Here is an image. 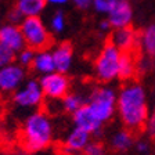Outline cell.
<instances>
[{
  "label": "cell",
  "mask_w": 155,
  "mask_h": 155,
  "mask_svg": "<svg viewBox=\"0 0 155 155\" xmlns=\"http://www.w3.org/2000/svg\"><path fill=\"white\" fill-rule=\"evenodd\" d=\"M116 111L125 127L130 132L143 130L148 119V105L144 87L139 82H127L116 98Z\"/></svg>",
  "instance_id": "6da1fadb"
},
{
  "label": "cell",
  "mask_w": 155,
  "mask_h": 155,
  "mask_svg": "<svg viewBox=\"0 0 155 155\" xmlns=\"http://www.w3.org/2000/svg\"><path fill=\"white\" fill-rule=\"evenodd\" d=\"M54 139V126L46 111H33L25 118L21 129V143L26 152L46 150Z\"/></svg>",
  "instance_id": "7a4b0ae2"
},
{
  "label": "cell",
  "mask_w": 155,
  "mask_h": 155,
  "mask_svg": "<svg viewBox=\"0 0 155 155\" xmlns=\"http://www.w3.org/2000/svg\"><path fill=\"white\" fill-rule=\"evenodd\" d=\"M116 98L118 93L110 86H98L90 91L87 96L86 107L91 112V115L98 122L104 125L105 122L112 119L116 112Z\"/></svg>",
  "instance_id": "3957f363"
},
{
  "label": "cell",
  "mask_w": 155,
  "mask_h": 155,
  "mask_svg": "<svg viewBox=\"0 0 155 155\" xmlns=\"http://www.w3.org/2000/svg\"><path fill=\"white\" fill-rule=\"evenodd\" d=\"M120 57H122V51H119L112 43H105L94 60V76L103 83H110L118 79Z\"/></svg>",
  "instance_id": "277c9868"
},
{
  "label": "cell",
  "mask_w": 155,
  "mask_h": 155,
  "mask_svg": "<svg viewBox=\"0 0 155 155\" xmlns=\"http://www.w3.org/2000/svg\"><path fill=\"white\" fill-rule=\"evenodd\" d=\"M19 29L25 39L26 47L35 51L47 50L51 45V33L40 17L24 18L22 22L19 24Z\"/></svg>",
  "instance_id": "5b68a950"
},
{
  "label": "cell",
  "mask_w": 155,
  "mask_h": 155,
  "mask_svg": "<svg viewBox=\"0 0 155 155\" xmlns=\"http://www.w3.org/2000/svg\"><path fill=\"white\" fill-rule=\"evenodd\" d=\"M46 97L42 90L39 79H26L22 86L13 94V103L18 108L24 110H36L42 107Z\"/></svg>",
  "instance_id": "8992f818"
},
{
  "label": "cell",
  "mask_w": 155,
  "mask_h": 155,
  "mask_svg": "<svg viewBox=\"0 0 155 155\" xmlns=\"http://www.w3.org/2000/svg\"><path fill=\"white\" fill-rule=\"evenodd\" d=\"M42 90L47 100L61 101L71 90V82L65 74L53 72L39 78Z\"/></svg>",
  "instance_id": "52a82bcc"
},
{
  "label": "cell",
  "mask_w": 155,
  "mask_h": 155,
  "mask_svg": "<svg viewBox=\"0 0 155 155\" xmlns=\"http://www.w3.org/2000/svg\"><path fill=\"white\" fill-rule=\"evenodd\" d=\"M26 81V69L18 64L0 68V94H14Z\"/></svg>",
  "instance_id": "ba28073f"
},
{
  "label": "cell",
  "mask_w": 155,
  "mask_h": 155,
  "mask_svg": "<svg viewBox=\"0 0 155 155\" xmlns=\"http://www.w3.org/2000/svg\"><path fill=\"white\" fill-rule=\"evenodd\" d=\"M112 29H122L132 25L133 21V7L130 0H116L114 8L107 15Z\"/></svg>",
  "instance_id": "9c48e42d"
},
{
  "label": "cell",
  "mask_w": 155,
  "mask_h": 155,
  "mask_svg": "<svg viewBox=\"0 0 155 155\" xmlns=\"http://www.w3.org/2000/svg\"><path fill=\"white\" fill-rule=\"evenodd\" d=\"M0 45L8 47L14 53H19L22 48L26 47L25 39L19 29V25L14 24H3L0 28Z\"/></svg>",
  "instance_id": "30bf717a"
},
{
  "label": "cell",
  "mask_w": 155,
  "mask_h": 155,
  "mask_svg": "<svg viewBox=\"0 0 155 155\" xmlns=\"http://www.w3.org/2000/svg\"><path fill=\"white\" fill-rule=\"evenodd\" d=\"M139 35L132 26L122 29H114L110 36V43H112L119 51L132 53L139 43Z\"/></svg>",
  "instance_id": "8fae6325"
},
{
  "label": "cell",
  "mask_w": 155,
  "mask_h": 155,
  "mask_svg": "<svg viewBox=\"0 0 155 155\" xmlns=\"http://www.w3.org/2000/svg\"><path fill=\"white\" fill-rule=\"evenodd\" d=\"M53 57H54L55 72L65 74L71 71L72 62H74V48L68 42H61L57 46H54L51 50Z\"/></svg>",
  "instance_id": "7c38bea8"
},
{
  "label": "cell",
  "mask_w": 155,
  "mask_h": 155,
  "mask_svg": "<svg viewBox=\"0 0 155 155\" xmlns=\"http://www.w3.org/2000/svg\"><path fill=\"white\" fill-rule=\"evenodd\" d=\"M72 122H74V127L84 130L89 134H98L103 129V123L98 122L91 115V112L86 105H83L81 110H78L72 115Z\"/></svg>",
  "instance_id": "4fadbf2b"
},
{
  "label": "cell",
  "mask_w": 155,
  "mask_h": 155,
  "mask_svg": "<svg viewBox=\"0 0 155 155\" xmlns=\"http://www.w3.org/2000/svg\"><path fill=\"white\" fill-rule=\"evenodd\" d=\"M91 141V134L82 129L74 127L71 132L67 134L64 140V148L69 154H78V152H83L89 143Z\"/></svg>",
  "instance_id": "5bb4252c"
},
{
  "label": "cell",
  "mask_w": 155,
  "mask_h": 155,
  "mask_svg": "<svg viewBox=\"0 0 155 155\" xmlns=\"http://www.w3.org/2000/svg\"><path fill=\"white\" fill-rule=\"evenodd\" d=\"M32 69L35 74L45 76V75L53 74L55 72V64H54V57H53L51 50H40L36 51L35 60L32 64Z\"/></svg>",
  "instance_id": "9a60e30c"
},
{
  "label": "cell",
  "mask_w": 155,
  "mask_h": 155,
  "mask_svg": "<svg viewBox=\"0 0 155 155\" xmlns=\"http://www.w3.org/2000/svg\"><path fill=\"white\" fill-rule=\"evenodd\" d=\"M46 6H47L46 0H17L15 3V8L21 13L24 18L40 17Z\"/></svg>",
  "instance_id": "2e32d148"
},
{
  "label": "cell",
  "mask_w": 155,
  "mask_h": 155,
  "mask_svg": "<svg viewBox=\"0 0 155 155\" xmlns=\"http://www.w3.org/2000/svg\"><path fill=\"white\" fill-rule=\"evenodd\" d=\"M87 97H84L82 93H69L61 100V110L67 114L74 115L78 110H81L83 105H86Z\"/></svg>",
  "instance_id": "e0dca14e"
},
{
  "label": "cell",
  "mask_w": 155,
  "mask_h": 155,
  "mask_svg": "<svg viewBox=\"0 0 155 155\" xmlns=\"http://www.w3.org/2000/svg\"><path fill=\"white\" fill-rule=\"evenodd\" d=\"M137 72V62H136L133 53H122L119 64V79L122 81H130L134 78Z\"/></svg>",
  "instance_id": "ac0fdd59"
},
{
  "label": "cell",
  "mask_w": 155,
  "mask_h": 155,
  "mask_svg": "<svg viewBox=\"0 0 155 155\" xmlns=\"http://www.w3.org/2000/svg\"><path fill=\"white\" fill-rule=\"evenodd\" d=\"M111 145L112 148L118 152H126L132 148L133 145V134L130 130L122 129L116 132L111 139Z\"/></svg>",
  "instance_id": "d6986e66"
},
{
  "label": "cell",
  "mask_w": 155,
  "mask_h": 155,
  "mask_svg": "<svg viewBox=\"0 0 155 155\" xmlns=\"http://www.w3.org/2000/svg\"><path fill=\"white\" fill-rule=\"evenodd\" d=\"M140 40H141V46L145 54L150 58H155V24H150L143 31Z\"/></svg>",
  "instance_id": "ffe728a7"
},
{
  "label": "cell",
  "mask_w": 155,
  "mask_h": 155,
  "mask_svg": "<svg viewBox=\"0 0 155 155\" xmlns=\"http://www.w3.org/2000/svg\"><path fill=\"white\" fill-rule=\"evenodd\" d=\"M65 24H67V19H65V14L64 11L58 10L50 18V29H51L53 33H62V31L65 29Z\"/></svg>",
  "instance_id": "44dd1931"
},
{
  "label": "cell",
  "mask_w": 155,
  "mask_h": 155,
  "mask_svg": "<svg viewBox=\"0 0 155 155\" xmlns=\"http://www.w3.org/2000/svg\"><path fill=\"white\" fill-rule=\"evenodd\" d=\"M35 54H36L35 50H32V48H29V47H25L19 53H17L15 62H18V64L24 68L32 67L33 60H35Z\"/></svg>",
  "instance_id": "7402d4cb"
},
{
  "label": "cell",
  "mask_w": 155,
  "mask_h": 155,
  "mask_svg": "<svg viewBox=\"0 0 155 155\" xmlns=\"http://www.w3.org/2000/svg\"><path fill=\"white\" fill-rule=\"evenodd\" d=\"M116 0H91V8L98 14L108 15L110 11L114 8Z\"/></svg>",
  "instance_id": "603a6c76"
},
{
  "label": "cell",
  "mask_w": 155,
  "mask_h": 155,
  "mask_svg": "<svg viewBox=\"0 0 155 155\" xmlns=\"http://www.w3.org/2000/svg\"><path fill=\"white\" fill-rule=\"evenodd\" d=\"M15 58H17V54L13 50H10L8 47L0 45V68L7 67V65L15 62Z\"/></svg>",
  "instance_id": "cb8c5ba5"
},
{
  "label": "cell",
  "mask_w": 155,
  "mask_h": 155,
  "mask_svg": "<svg viewBox=\"0 0 155 155\" xmlns=\"http://www.w3.org/2000/svg\"><path fill=\"white\" fill-rule=\"evenodd\" d=\"M83 155H105V148L100 141H90L84 148Z\"/></svg>",
  "instance_id": "d4e9b609"
},
{
  "label": "cell",
  "mask_w": 155,
  "mask_h": 155,
  "mask_svg": "<svg viewBox=\"0 0 155 155\" xmlns=\"http://www.w3.org/2000/svg\"><path fill=\"white\" fill-rule=\"evenodd\" d=\"M22 19H24V17L21 15V13H19L15 7H14L13 10H10L8 14H7V22H8V24L19 25V24L22 22Z\"/></svg>",
  "instance_id": "484cf974"
},
{
  "label": "cell",
  "mask_w": 155,
  "mask_h": 155,
  "mask_svg": "<svg viewBox=\"0 0 155 155\" xmlns=\"http://www.w3.org/2000/svg\"><path fill=\"white\" fill-rule=\"evenodd\" d=\"M144 129H145V132H147V134L154 139L155 137V111L148 115V119L145 122Z\"/></svg>",
  "instance_id": "4316f807"
},
{
  "label": "cell",
  "mask_w": 155,
  "mask_h": 155,
  "mask_svg": "<svg viewBox=\"0 0 155 155\" xmlns=\"http://www.w3.org/2000/svg\"><path fill=\"white\" fill-rule=\"evenodd\" d=\"M71 3L79 10H87L91 7V0H71Z\"/></svg>",
  "instance_id": "83f0119b"
},
{
  "label": "cell",
  "mask_w": 155,
  "mask_h": 155,
  "mask_svg": "<svg viewBox=\"0 0 155 155\" xmlns=\"http://www.w3.org/2000/svg\"><path fill=\"white\" fill-rule=\"evenodd\" d=\"M98 28H100V31H103V32H110L111 29H112V26H111L110 21L108 19H103V21H100V25H98Z\"/></svg>",
  "instance_id": "f1b7e54d"
},
{
  "label": "cell",
  "mask_w": 155,
  "mask_h": 155,
  "mask_svg": "<svg viewBox=\"0 0 155 155\" xmlns=\"http://www.w3.org/2000/svg\"><path fill=\"white\" fill-rule=\"evenodd\" d=\"M69 2L71 0H46V3L50 4V6H54V7H62L67 3H69Z\"/></svg>",
  "instance_id": "f546056e"
},
{
  "label": "cell",
  "mask_w": 155,
  "mask_h": 155,
  "mask_svg": "<svg viewBox=\"0 0 155 155\" xmlns=\"http://www.w3.org/2000/svg\"><path fill=\"white\" fill-rule=\"evenodd\" d=\"M136 150L139 152H141V154H144V152L148 151V143L145 141H139L137 144H136Z\"/></svg>",
  "instance_id": "4dcf8cb0"
},
{
  "label": "cell",
  "mask_w": 155,
  "mask_h": 155,
  "mask_svg": "<svg viewBox=\"0 0 155 155\" xmlns=\"http://www.w3.org/2000/svg\"><path fill=\"white\" fill-rule=\"evenodd\" d=\"M4 155H29V152L26 151H15V152H7Z\"/></svg>",
  "instance_id": "1f68e13d"
},
{
  "label": "cell",
  "mask_w": 155,
  "mask_h": 155,
  "mask_svg": "<svg viewBox=\"0 0 155 155\" xmlns=\"http://www.w3.org/2000/svg\"><path fill=\"white\" fill-rule=\"evenodd\" d=\"M3 25V17H2V13H0V28Z\"/></svg>",
  "instance_id": "d6a6232c"
},
{
  "label": "cell",
  "mask_w": 155,
  "mask_h": 155,
  "mask_svg": "<svg viewBox=\"0 0 155 155\" xmlns=\"http://www.w3.org/2000/svg\"><path fill=\"white\" fill-rule=\"evenodd\" d=\"M0 2H2V0H0Z\"/></svg>",
  "instance_id": "836d02e7"
}]
</instances>
